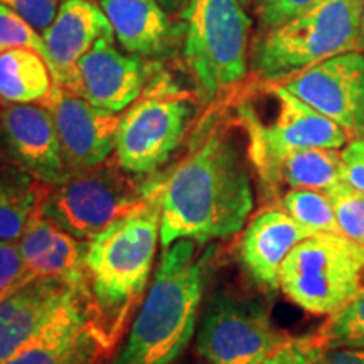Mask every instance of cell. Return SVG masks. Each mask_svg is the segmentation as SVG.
Masks as SVG:
<instances>
[{
    "label": "cell",
    "mask_w": 364,
    "mask_h": 364,
    "mask_svg": "<svg viewBox=\"0 0 364 364\" xmlns=\"http://www.w3.org/2000/svg\"><path fill=\"white\" fill-rule=\"evenodd\" d=\"M253 203L243 152L230 132L216 127L164 181L161 245L230 238L245 226Z\"/></svg>",
    "instance_id": "cell-1"
},
{
    "label": "cell",
    "mask_w": 364,
    "mask_h": 364,
    "mask_svg": "<svg viewBox=\"0 0 364 364\" xmlns=\"http://www.w3.org/2000/svg\"><path fill=\"white\" fill-rule=\"evenodd\" d=\"M161 240V199L90 241L86 292L93 324L113 351L142 297Z\"/></svg>",
    "instance_id": "cell-2"
},
{
    "label": "cell",
    "mask_w": 364,
    "mask_h": 364,
    "mask_svg": "<svg viewBox=\"0 0 364 364\" xmlns=\"http://www.w3.org/2000/svg\"><path fill=\"white\" fill-rule=\"evenodd\" d=\"M196 241L166 248L130 336L113 364H174L194 336L206 285L208 257Z\"/></svg>",
    "instance_id": "cell-3"
},
{
    "label": "cell",
    "mask_w": 364,
    "mask_h": 364,
    "mask_svg": "<svg viewBox=\"0 0 364 364\" xmlns=\"http://www.w3.org/2000/svg\"><path fill=\"white\" fill-rule=\"evenodd\" d=\"M164 181H142L120 164L105 161L88 171L66 177L61 184L46 186L39 199L41 213L54 225L91 241L113 223L142 211L161 199Z\"/></svg>",
    "instance_id": "cell-4"
},
{
    "label": "cell",
    "mask_w": 364,
    "mask_h": 364,
    "mask_svg": "<svg viewBox=\"0 0 364 364\" xmlns=\"http://www.w3.org/2000/svg\"><path fill=\"white\" fill-rule=\"evenodd\" d=\"M363 0H324L275 29L263 31L252 49V70L280 83L338 54L359 51Z\"/></svg>",
    "instance_id": "cell-5"
},
{
    "label": "cell",
    "mask_w": 364,
    "mask_h": 364,
    "mask_svg": "<svg viewBox=\"0 0 364 364\" xmlns=\"http://www.w3.org/2000/svg\"><path fill=\"white\" fill-rule=\"evenodd\" d=\"M252 21L241 0H188L184 58L204 100L245 80Z\"/></svg>",
    "instance_id": "cell-6"
},
{
    "label": "cell",
    "mask_w": 364,
    "mask_h": 364,
    "mask_svg": "<svg viewBox=\"0 0 364 364\" xmlns=\"http://www.w3.org/2000/svg\"><path fill=\"white\" fill-rule=\"evenodd\" d=\"M364 247L343 235L302 240L280 268V289L314 316H332L363 289Z\"/></svg>",
    "instance_id": "cell-7"
},
{
    "label": "cell",
    "mask_w": 364,
    "mask_h": 364,
    "mask_svg": "<svg viewBox=\"0 0 364 364\" xmlns=\"http://www.w3.org/2000/svg\"><path fill=\"white\" fill-rule=\"evenodd\" d=\"M270 95L277 103L272 124H263L253 107L241 105L240 122L248 136V159L263 189L270 184L277 164L295 150L324 147L343 149L349 136L341 127L309 107L280 83H272Z\"/></svg>",
    "instance_id": "cell-8"
},
{
    "label": "cell",
    "mask_w": 364,
    "mask_h": 364,
    "mask_svg": "<svg viewBox=\"0 0 364 364\" xmlns=\"http://www.w3.org/2000/svg\"><path fill=\"white\" fill-rule=\"evenodd\" d=\"M287 338L262 304L216 294L203 312L196 348L208 364H262Z\"/></svg>",
    "instance_id": "cell-9"
},
{
    "label": "cell",
    "mask_w": 364,
    "mask_h": 364,
    "mask_svg": "<svg viewBox=\"0 0 364 364\" xmlns=\"http://www.w3.org/2000/svg\"><path fill=\"white\" fill-rule=\"evenodd\" d=\"M193 118V105L177 95L142 98L122 115L117 132V161L136 176L156 172L179 147Z\"/></svg>",
    "instance_id": "cell-10"
},
{
    "label": "cell",
    "mask_w": 364,
    "mask_h": 364,
    "mask_svg": "<svg viewBox=\"0 0 364 364\" xmlns=\"http://www.w3.org/2000/svg\"><path fill=\"white\" fill-rule=\"evenodd\" d=\"M290 93L336 122L349 140L364 136V53L349 51L285 80Z\"/></svg>",
    "instance_id": "cell-11"
},
{
    "label": "cell",
    "mask_w": 364,
    "mask_h": 364,
    "mask_svg": "<svg viewBox=\"0 0 364 364\" xmlns=\"http://www.w3.org/2000/svg\"><path fill=\"white\" fill-rule=\"evenodd\" d=\"M39 105L51 113L70 176L110 159L122 115L95 107L59 85Z\"/></svg>",
    "instance_id": "cell-12"
},
{
    "label": "cell",
    "mask_w": 364,
    "mask_h": 364,
    "mask_svg": "<svg viewBox=\"0 0 364 364\" xmlns=\"http://www.w3.org/2000/svg\"><path fill=\"white\" fill-rule=\"evenodd\" d=\"M110 353L93 324L88 292L81 289L34 339L0 364H102Z\"/></svg>",
    "instance_id": "cell-13"
},
{
    "label": "cell",
    "mask_w": 364,
    "mask_h": 364,
    "mask_svg": "<svg viewBox=\"0 0 364 364\" xmlns=\"http://www.w3.org/2000/svg\"><path fill=\"white\" fill-rule=\"evenodd\" d=\"M105 38L76 63L63 88L95 107L120 113L140 97L145 65L139 56H127Z\"/></svg>",
    "instance_id": "cell-14"
},
{
    "label": "cell",
    "mask_w": 364,
    "mask_h": 364,
    "mask_svg": "<svg viewBox=\"0 0 364 364\" xmlns=\"http://www.w3.org/2000/svg\"><path fill=\"white\" fill-rule=\"evenodd\" d=\"M0 135L26 174L48 186L70 177L54 120L43 105H9L0 113Z\"/></svg>",
    "instance_id": "cell-15"
},
{
    "label": "cell",
    "mask_w": 364,
    "mask_h": 364,
    "mask_svg": "<svg viewBox=\"0 0 364 364\" xmlns=\"http://www.w3.org/2000/svg\"><path fill=\"white\" fill-rule=\"evenodd\" d=\"M317 235L279 208L258 213L241 236L240 257L245 270L263 289H280V268L302 240Z\"/></svg>",
    "instance_id": "cell-16"
},
{
    "label": "cell",
    "mask_w": 364,
    "mask_h": 364,
    "mask_svg": "<svg viewBox=\"0 0 364 364\" xmlns=\"http://www.w3.org/2000/svg\"><path fill=\"white\" fill-rule=\"evenodd\" d=\"M105 38H115L102 6L91 0H65L43 39L54 83L65 86L76 63Z\"/></svg>",
    "instance_id": "cell-17"
},
{
    "label": "cell",
    "mask_w": 364,
    "mask_h": 364,
    "mask_svg": "<svg viewBox=\"0 0 364 364\" xmlns=\"http://www.w3.org/2000/svg\"><path fill=\"white\" fill-rule=\"evenodd\" d=\"M81 289H86V285H76L61 279H34L19 292L2 300L0 363L34 339L49 318Z\"/></svg>",
    "instance_id": "cell-18"
},
{
    "label": "cell",
    "mask_w": 364,
    "mask_h": 364,
    "mask_svg": "<svg viewBox=\"0 0 364 364\" xmlns=\"http://www.w3.org/2000/svg\"><path fill=\"white\" fill-rule=\"evenodd\" d=\"M24 262L34 279H61L86 285V255L90 241L76 236L49 221L38 206L19 240Z\"/></svg>",
    "instance_id": "cell-19"
},
{
    "label": "cell",
    "mask_w": 364,
    "mask_h": 364,
    "mask_svg": "<svg viewBox=\"0 0 364 364\" xmlns=\"http://www.w3.org/2000/svg\"><path fill=\"white\" fill-rule=\"evenodd\" d=\"M100 6L125 51L140 56L162 51L171 24L157 0H100Z\"/></svg>",
    "instance_id": "cell-20"
},
{
    "label": "cell",
    "mask_w": 364,
    "mask_h": 364,
    "mask_svg": "<svg viewBox=\"0 0 364 364\" xmlns=\"http://www.w3.org/2000/svg\"><path fill=\"white\" fill-rule=\"evenodd\" d=\"M54 85L48 61L34 49L14 48L0 53V102L39 103Z\"/></svg>",
    "instance_id": "cell-21"
},
{
    "label": "cell",
    "mask_w": 364,
    "mask_h": 364,
    "mask_svg": "<svg viewBox=\"0 0 364 364\" xmlns=\"http://www.w3.org/2000/svg\"><path fill=\"white\" fill-rule=\"evenodd\" d=\"M343 181L338 149L312 147L287 154L277 164L267 194H277L282 186L290 189H314L327 193Z\"/></svg>",
    "instance_id": "cell-22"
},
{
    "label": "cell",
    "mask_w": 364,
    "mask_h": 364,
    "mask_svg": "<svg viewBox=\"0 0 364 364\" xmlns=\"http://www.w3.org/2000/svg\"><path fill=\"white\" fill-rule=\"evenodd\" d=\"M46 186L29 174H0V240H21Z\"/></svg>",
    "instance_id": "cell-23"
},
{
    "label": "cell",
    "mask_w": 364,
    "mask_h": 364,
    "mask_svg": "<svg viewBox=\"0 0 364 364\" xmlns=\"http://www.w3.org/2000/svg\"><path fill=\"white\" fill-rule=\"evenodd\" d=\"M282 209L314 233L341 235L334 208L327 193L314 189H292L282 198Z\"/></svg>",
    "instance_id": "cell-24"
},
{
    "label": "cell",
    "mask_w": 364,
    "mask_h": 364,
    "mask_svg": "<svg viewBox=\"0 0 364 364\" xmlns=\"http://www.w3.org/2000/svg\"><path fill=\"white\" fill-rule=\"evenodd\" d=\"M327 349H364V285L317 332Z\"/></svg>",
    "instance_id": "cell-25"
},
{
    "label": "cell",
    "mask_w": 364,
    "mask_h": 364,
    "mask_svg": "<svg viewBox=\"0 0 364 364\" xmlns=\"http://www.w3.org/2000/svg\"><path fill=\"white\" fill-rule=\"evenodd\" d=\"M341 235L364 247V194L341 181L327 191Z\"/></svg>",
    "instance_id": "cell-26"
},
{
    "label": "cell",
    "mask_w": 364,
    "mask_h": 364,
    "mask_svg": "<svg viewBox=\"0 0 364 364\" xmlns=\"http://www.w3.org/2000/svg\"><path fill=\"white\" fill-rule=\"evenodd\" d=\"M14 48L34 49L49 65V54L43 34L12 9L0 4V53Z\"/></svg>",
    "instance_id": "cell-27"
},
{
    "label": "cell",
    "mask_w": 364,
    "mask_h": 364,
    "mask_svg": "<svg viewBox=\"0 0 364 364\" xmlns=\"http://www.w3.org/2000/svg\"><path fill=\"white\" fill-rule=\"evenodd\" d=\"M262 364H327V348L317 334L287 338Z\"/></svg>",
    "instance_id": "cell-28"
},
{
    "label": "cell",
    "mask_w": 364,
    "mask_h": 364,
    "mask_svg": "<svg viewBox=\"0 0 364 364\" xmlns=\"http://www.w3.org/2000/svg\"><path fill=\"white\" fill-rule=\"evenodd\" d=\"M33 280L34 277L26 265L19 241L0 240V302Z\"/></svg>",
    "instance_id": "cell-29"
},
{
    "label": "cell",
    "mask_w": 364,
    "mask_h": 364,
    "mask_svg": "<svg viewBox=\"0 0 364 364\" xmlns=\"http://www.w3.org/2000/svg\"><path fill=\"white\" fill-rule=\"evenodd\" d=\"M324 0H260L258 17L262 31H270L317 7Z\"/></svg>",
    "instance_id": "cell-30"
},
{
    "label": "cell",
    "mask_w": 364,
    "mask_h": 364,
    "mask_svg": "<svg viewBox=\"0 0 364 364\" xmlns=\"http://www.w3.org/2000/svg\"><path fill=\"white\" fill-rule=\"evenodd\" d=\"M0 4L24 17L39 33L48 29L59 7V0H0Z\"/></svg>",
    "instance_id": "cell-31"
},
{
    "label": "cell",
    "mask_w": 364,
    "mask_h": 364,
    "mask_svg": "<svg viewBox=\"0 0 364 364\" xmlns=\"http://www.w3.org/2000/svg\"><path fill=\"white\" fill-rule=\"evenodd\" d=\"M341 177L364 194V136L349 140L341 150Z\"/></svg>",
    "instance_id": "cell-32"
},
{
    "label": "cell",
    "mask_w": 364,
    "mask_h": 364,
    "mask_svg": "<svg viewBox=\"0 0 364 364\" xmlns=\"http://www.w3.org/2000/svg\"><path fill=\"white\" fill-rule=\"evenodd\" d=\"M327 364H364V349H327Z\"/></svg>",
    "instance_id": "cell-33"
},
{
    "label": "cell",
    "mask_w": 364,
    "mask_h": 364,
    "mask_svg": "<svg viewBox=\"0 0 364 364\" xmlns=\"http://www.w3.org/2000/svg\"><path fill=\"white\" fill-rule=\"evenodd\" d=\"M359 51L364 53V0L361 2V19H359Z\"/></svg>",
    "instance_id": "cell-34"
},
{
    "label": "cell",
    "mask_w": 364,
    "mask_h": 364,
    "mask_svg": "<svg viewBox=\"0 0 364 364\" xmlns=\"http://www.w3.org/2000/svg\"><path fill=\"white\" fill-rule=\"evenodd\" d=\"M161 2L164 4V6H167V7H172V9H176V7H179L181 4L188 2V0H161Z\"/></svg>",
    "instance_id": "cell-35"
},
{
    "label": "cell",
    "mask_w": 364,
    "mask_h": 364,
    "mask_svg": "<svg viewBox=\"0 0 364 364\" xmlns=\"http://www.w3.org/2000/svg\"><path fill=\"white\" fill-rule=\"evenodd\" d=\"M243 6H252V4H260V0H241Z\"/></svg>",
    "instance_id": "cell-36"
},
{
    "label": "cell",
    "mask_w": 364,
    "mask_h": 364,
    "mask_svg": "<svg viewBox=\"0 0 364 364\" xmlns=\"http://www.w3.org/2000/svg\"><path fill=\"white\" fill-rule=\"evenodd\" d=\"M363 282H364V273H363Z\"/></svg>",
    "instance_id": "cell-37"
}]
</instances>
